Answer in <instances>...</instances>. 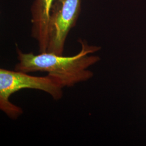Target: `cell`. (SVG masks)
<instances>
[{"label":"cell","mask_w":146,"mask_h":146,"mask_svg":"<svg viewBox=\"0 0 146 146\" xmlns=\"http://www.w3.org/2000/svg\"><path fill=\"white\" fill-rule=\"evenodd\" d=\"M81 45L79 52L71 56H64L52 52H22L16 47L18 62L14 70L25 73L40 72L56 80L63 88L72 87L76 84L88 81L94 76L89 67L99 62V56L91 55L101 48L89 45L85 40H78Z\"/></svg>","instance_id":"obj_1"},{"label":"cell","mask_w":146,"mask_h":146,"mask_svg":"<svg viewBox=\"0 0 146 146\" xmlns=\"http://www.w3.org/2000/svg\"><path fill=\"white\" fill-rule=\"evenodd\" d=\"M62 86L50 76H35L17 70L0 69V109L11 119L15 120L22 114L21 107L13 104L11 96L22 89H31L43 91L54 100L62 99Z\"/></svg>","instance_id":"obj_2"},{"label":"cell","mask_w":146,"mask_h":146,"mask_svg":"<svg viewBox=\"0 0 146 146\" xmlns=\"http://www.w3.org/2000/svg\"><path fill=\"white\" fill-rule=\"evenodd\" d=\"M81 10V0H54L48 23L47 52L63 55L65 42L75 26Z\"/></svg>","instance_id":"obj_3"},{"label":"cell","mask_w":146,"mask_h":146,"mask_svg":"<svg viewBox=\"0 0 146 146\" xmlns=\"http://www.w3.org/2000/svg\"><path fill=\"white\" fill-rule=\"evenodd\" d=\"M54 0H34L31 7V36L38 43L39 52H47L50 11Z\"/></svg>","instance_id":"obj_4"}]
</instances>
